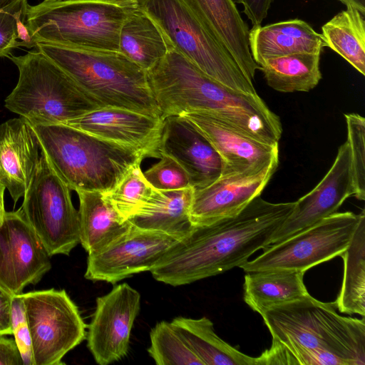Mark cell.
<instances>
[{
    "label": "cell",
    "mask_w": 365,
    "mask_h": 365,
    "mask_svg": "<svg viewBox=\"0 0 365 365\" xmlns=\"http://www.w3.org/2000/svg\"><path fill=\"white\" fill-rule=\"evenodd\" d=\"M20 209L50 257L69 255L80 243L78 212L71 190L54 172L42 149Z\"/></svg>",
    "instance_id": "9c48e42d"
},
{
    "label": "cell",
    "mask_w": 365,
    "mask_h": 365,
    "mask_svg": "<svg viewBox=\"0 0 365 365\" xmlns=\"http://www.w3.org/2000/svg\"><path fill=\"white\" fill-rule=\"evenodd\" d=\"M164 118L116 108H101L65 124L130 148L146 158H160Z\"/></svg>",
    "instance_id": "e0dca14e"
},
{
    "label": "cell",
    "mask_w": 365,
    "mask_h": 365,
    "mask_svg": "<svg viewBox=\"0 0 365 365\" xmlns=\"http://www.w3.org/2000/svg\"><path fill=\"white\" fill-rule=\"evenodd\" d=\"M30 333L33 365H61L86 338L87 325L64 289L21 294Z\"/></svg>",
    "instance_id": "8fae6325"
},
{
    "label": "cell",
    "mask_w": 365,
    "mask_h": 365,
    "mask_svg": "<svg viewBox=\"0 0 365 365\" xmlns=\"http://www.w3.org/2000/svg\"><path fill=\"white\" fill-rule=\"evenodd\" d=\"M41 150L37 135L25 118L0 124V175L15 203L24 197L32 181Z\"/></svg>",
    "instance_id": "ffe728a7"
},
{
    "label": "cell",
    "mask_w": 365,
    "mask_h": 365,
    "mask_svg": "<svg viewBox=\"0 0 365 365\" xmlns=\"http://www.w3.org/2000/svg\"><path fill=\"white\" fill-rule=\"evenodd\" d=\"M80 244L94 253L124 234L131 224L106 202L101 192L78 191Z\"/></svg>",
    "instance_id": "cb8c5ba5"
},
{
    "label": "cell",
    "mask_w": 365,
    "mask_h": 365,
    "mask_svg": "<svg viewBox=\"0 0 365 365\" xmlns=\"http://www.w3.org/2000/svg\"><path fill=\"white\" fill-rule=\"evenodd\" d=\"M19 70L5 107L31 125L65 124L102 108L64 71L40 51L8 56Z\"/></svg>",
    "instance_id": "52a82bcc"
},
{
    "label": "cell",
    "mask_w": 365,
    "mask_h": 365,
    "mask_svg": "<svg viewBox=\"0 0 365 365\" xmlns=\"http://www.w3.org/2000/svg\"><path fill=\"white\" fill-rule=\"evenodd\" d=\"M96 302L87 327V347L98 364L108 365L128 354L131 330L140 309V294L124 282L114 285Z\"/></svg>",
    "instance_id": "5bb4252c"
},
{
    "label": "cell",
    "mask_w": 365,
    "mask_h": 365,
    "mask_svg": "<svg viewBox=\"0 0 365 365\" xmlns=\"http://www.w3.org/2000/svg\"><path fill=\"white\" fill-rule=\"evenodd\" d=\"M344 275L336 308L349 314L365 316V215L356 227L351 240L340 256Z\"/></svg>",
    "instance_id": "f546056e"
},
{
    "label": "cell",
    "mask_w": 365,
    "mask_h": 365,
    "mask_svg": "<svg viewBox=\"0 0 365 365\" xmlns=\"http://www.w3.org/2000/svg\"><path fill=\"white\" fill-rule=\"evenodd\" d=\"M171 323L204 365H255L256 357L243 354L221 339L207 317H178Z\"/></svg>",
    "instance_id": "4316f807"
},
{
    "label": "cell",
    "mask_w": 365,
    "mask_h": 365,
    "mask_svg": "<svg viewBox=\"0 0 365 365\" xmlns=\"http://www.w3.org/2000/svg\"><path fill=\"white\" fill-rule=\"evenodd\" d=\"M272 344L255 365H364L365 320L337 314L310 294L259 313Z\"/></svg>",
    "instance_id": "7a4b0ae2"
},
{
    "label": "cell",
    "mask_w": 365,
    "mask_h": 365,
    "mask_svg": "<svg viewBox=\"0 0 365 365\" xmlns=\"http://www.w3.org/2000/svg\"><path fill=\"white\" fill-rule=\"evenodd\" d=\"M173 48L203 73L239 93L257 94L252 81L183 0H136Z\"/></svg>",
    "instance_id": "ba28073f"
},
{
    "label": "cell",
    "mask_w": 365,
    "mask_h": 365,
    "mask_svg": "<svg viewBox=\"0 0 365 365\" xmlns=\"http://www.w3.org/2000/svg\"><path fill=\"white\" fill-rule=\"evenodd\" d=\"M147 73L163 118L204 113L257 140L279 144L280 118L257 94L239 93L219 83L174 48Z\"/></svg>",
    "instance_id": "3957f363"
},
{
    "label": "cell",
    "mask_w": 365,
    "mask_h": 365,
    "mask_svg": "<svg viewBox=\"0 0 365 365\" xmlns=\"http://www.w3.org/2000/svg\"><path fill=\"white\" fill-rule=\"evenodd\" d=\"M149 356L158 365H204L171 322L161 321L150 331Z\"/></svg>",
    "instance_id": "4dcf8cb0"
},
{
    "label": "cell",
    "mask_w": 365,
    "mask_h": 365,
    "mask_svg": "<svg viewBox=\"0 0 365 365\" xmlns=\"http://www.w3.org/2000/svg\"><path fill=\"white\" fill-rule=\"evenodd\" d=\"M320 35L324 46L365 75V21L358 9L347 6L322 26Z\"/></svg>",
    "instance_id": "f1b7e54d"
},
{
    "label": "cell",
    "mask_w": 365,
    "mask_h": 365,
    "mask_svg": "<svg viewBox=\"0 0 365 365\" xmlns=\"http://www.w3.org/2000/svg\"><path fill=\"white\" fill-rule=\"evenodd\" d=\"M137 6L136 0H43L28 5L25 25L34 45L118 51L121 26Z\"/></svg>",
    "instance_id": "8992f818"
},
{
    "label": "cell",
    "mask_w": 365,
    "mask_h": 365,
    "mask_svg": "<svg viewBox=\"0 0 365 365\" xmlns=\"http://www.w3.org/2000/svg\"><path fill=\"white\" fill-rule=\"evenodd\" d=\"M304 272L274 269L247 272L243 284L245 302L259 314L277 304L302 299L309 294Z\"/></svg>",
    "instance_id": "484cf974"
},
{
    "label": "cell",
    "mask_w": 365,
    "mask_h": 365,
    "mask_svg": "<svg viewBox=\"0 0 365 365\" xmlns=\"http://www.w3.org/2000/svg\"><path fill=\"white\" fill-rule=\"evenodd\" d=\"M51 268L50 256L21 210L6 211L0 220V287L21 294Z\"/></svg>",
    "instance_id": "4fadbf2b"
},
{
    "label": "cell",
    "mask_w": 365,
    "mask_h": 365,
    "mask_svg": "<svg viewBox=\"0 0 365 365\" xmlns=\"http://www.w3.org/2000/svg\"><path fill=\"white\" fill-rule=\"evenodd\" d=\"M0 365H24L14 339L0 334Z\"/></svg>",
    "instance_id": "74e56055"
},
{
    "label": "cell",
    "mask_w": 365,
    "mask_h": 365,
    "mask_svg": "<svg viewBox=\"0 0 365 365\" xmlns=\"http://www.w3.org/2000/svg\"><path fill=\"white\" fill-rule=\"evenodd\" d=\"M182 115L197 127L219 154L221 175L259 170L279 156V144L257 140L212 115L198 112Z\"/></svg>",
    "instance_id": "d6986e66"
},
{
    "label": "cell",
    "mask_w": 365,
    "mask_h": 365,
    "mask_svg": "<svg viewBox=\"0 0 365 365\" xmlns=\"http://www.w3.org/2000/svg\"><path fill=\"white\" fill-rule=\"evenodd\" d=\"M351 196H354V188L349 147L346 141L339 146L331 167L321 181L294 202L292 212L273 235L271 245L285 240L336 212Z\"/></svg>",
    "instance_id": "9a60e30c"
},
{
    "label": "cell",
    "mask_w": 365,
    "mask_h": 365,
    "mask_svg": "<svg viewBox=\"0 0 365 365\" xmlns=\"http://www.w3.org/2000/svg\"><path fill=\"white\" fill-rule=\"evenodd\" d=\"M347 128L354 196L365 199V119L357 113L344 114Z\"/></svg>",
    "instance_id": "836d02e7"
},
{
    "label": "cell",
    "mask_w": 365,
    "mask_h": 365,
    "mask_svg": "<svg viewBox=\"0 0 365 365\" xmlns=\"http://www.w3.org/2000/svg\"><path fill=\"white\" fill-rule=\"evenodd\" d=\"M12 295L0 287V334L12 335Z\"/></svg>",
    "instance_id": "f35d334b"
},
{
    "label": "cell",
    "mask_w": 365,
    "mask_h": 365,
    "mask_svg": "<svg viewBox=\"0 0 365 365\" xmlns=\"http://www.w3.org/2000/svg\"><path fill=\"white\" fill-rule=\"evenodd\" d=\"M5 190H6V187L2 182V180L1 178V175H0V220L2 218V217L4 216V215L6 212L5 208H4V199Z\"/></svg>",
    "instance_id": "60d3db41"
},
{
    "label": "cell",
    "mask_w": 365,
    "mask_h": 365,
    "mask_svg": "<svg viewBox=\"0 0 365 365\" xmlns=\"http://www.w3.org/2000/svg\"><path fill=\"white\" fill-rule=\"evenodd\" d=\"M235 3L243 6V11L252 26H261L267 17L268 11L273 0H233Z\"/></svg>",
    "instance_id": "8d00e7d4"
},
{
    "label": "cell",
    "mask_w": 365,
    "mask_h": 365,
    "mask_svg": "<svg viewBox=\"0 0 365 365\" xmlns=\"http://www.w3.org/2000/svg\"><path fill=\"white\" fill-rule=\"evenodd\" d=\"M279 165V156L263 168L221 175L195 190L190 211L192 225L209 224L238 215L261 193Z\"/></svg>",
    "instance_id": "2e32d148"
},
{
    "label": "cell",
    "mask_w": 365,
    "mask_h": 365,
    "mask_svg": "<svg viewBox=\"0 0 365 365\" xmlns=\"http://www.w3.org/2000/svg\"><path fill=\"white\" fill-rule=\"evenodd\" d=\"M170 48L160 27L138 6L121 26L118 51L146 72L163 58Z\"/></svg>",
    "instance_id": "d4e9b609"
},
{
    "label": "cell",
    "mask_w": 365,
    "mask_h": 365,
    "mask_svg": "<svg viewBox=\"0 0 365 365\" xmlns=\"http://www.w3.org/2000/svg\"><path fill=\"white\" fill-rule=\"evenodd\" d=\"M194 187L176 190L153 189L148 199L128 219L134 227L184 237L191 229L190 211Z\"/></svg>",
    "instance_id": "603a6c76"
},
{
    "label": "cell",
    "mask_w": 365,
    "mask_h": 365,
    "mask_svg": "<svg viewBox=\"0 0 365 365\" xmlns=\"http://www.w3.org/2000/svg\"><path fill=\"white\" fill-rule=\"evenodd\" d=\"M18 0H0V9L5 8Z\"/></svg>",
    "instance_id": "b9f144b4"
},
{
    "label": "cell",
    "mask_w": 365,
    "mask_h": 365,
    "mask_svg": "<svg viewBox=\"0 0 365 365\" xmlns=\"http://www.w3.org/2000/svg\"><path fill=\"white\" fill-rule=\"evenodd\" d=\"M31 125L53 170L71 190L108 191L144 159L130 148L66 124Z\"/></svg>",
    "instance_id": "5b68a950"
},
{
    "label": "cell",
    "mask_w": 365,
    "mask_h": 365,
    "mask_svg": "<svg viewBox=\"0 0 365 365\" xmlns=\"http://www.w3.org/2000/svg\"><path fill=\"white\" fill-rule=\"evenodd\" d=\"M143 175L147 181L159 190H176L192 187L184 168L165 154H161L159 162L150 167Z\"/></svg>",
    "instance_id": "e575fe53"
},
{
    "label": "cell",
    "mask_w": 365,
    "mask_h": 365,
    "mask_svg": "<svg viewBox=\"0 0 365 365\" xmlns=\"http://www.w3.org/2000/svg\"><path fill=\"white\" fill-rule=\"evenodd\" d=\"M207 31L232 56L252 81L259 66L249 46V27L233 0H183Z\"/></svg>",
    "instance_id": "44dd1931"
},
{
    "label": "cell",
    "mask_w": 365,
    "mask_h": 365,
    "mask_svg": "<svg viewBox=\"0 0 365 365\" xmlns=\"http://www.w3.org/2000/svg\"><path fill=\"white\" fill-rule=\"evenodd\" d=\"M140 164L133 165L113 188L102 192L103 199L125 220L136 212L154 189L145 179Z\"/></svg>",
    "instance_id": "1f68e13d"
},
{
    "label": "cell",
    "mask_w": 365,
    "mask_h": 365,
    "mask_svg": "<svg viewBox=\"0 0 365 365\" xmlns=\"http://www.w3.org/2000/svg\"><path fill=\"white\" fill-rule=\"evenodd\" d=\"M27 0H18L0 9V57L19 46H34L25 25Z\"/></svg>",
    "instance_id": "d6a6232c"
},
{
    "label": "cell",
    "mask_w": 365,
    "mask_h": 365,
    "mask_svg": "<svg viewBox=\"0 0 365 365\" xmlns=\"http://www.w3.org/2000/svg\"><path fill=\"white\" fill-rule=\"evenodd\" d=\"M34 47L64 71L102 108L162 118L147 72L117 51L36 42Z\"/></svg>",
    "instance_id": "277c9868"
},
{
    "label": "cell",
    "mask_w": 365,
    "mask_h": 365,
    "mask_svg": "<svg viewBox=\"0 0 365 365\" xmlns=\"http://www.w3.org/2000/svg\"><path fill=\"white\" fill-rule=\"evenodd\" d=\"M321 53H296L264 61L259 65L267 85L283 93L307 92L322 78Z\"/></svg>",
    "instance_id": "83f0119b"
},
{
    "label": "cell",
    "mask_w": 365,
    "mask_h": 365,
    "mask_svg": "<svg viewBox=\"0 0 365 365\" xmlns=\"http://www.w3.org/2000/svg\"><path fill=\"white\" fill-rule=\"evenodd\" d=\"M11 324L12 335L21 352L24 364L33 365L31 341L21 294L12 297Z\"/></svg>",
    "instance_id": "d590c367"
},
{
    "label": "cell",
    "mask_w": 365,
    "mask_h": 365,
    "mask_svg": "<svg viewBox=\"0 0 365 365\" xmlns=\"http://www.w3.org/2000/svg\"><path fill=\"white\" fill-rule=\"evenodd\" d=\"M159 150L187 172L195 190L209 185L221 175L222 160L197 127L184 115L164 118Z\"/></svg>",
    "instance_id": "ac0fdd59"
},
{
    "label": "cell",
    "mask_w": 365,
    "mask_h": 365,
    "mask_svg": "<svg viewBox=\"0 0 365 365\" xmlns=\"http://www.w3.org/2000/svg\"><path fill=\"white\" fill-rule=\"evenodd\" d=\"M335 212L309 228L265 248L262 254L242 264L245 272L286 269L305 272L337 256L348 247L363 215Z\"/></svg>",
    "instance_id": "30bf717a"
},
{
    "label": "cell",
    "mask_w": 365,
    "mask_h": 365,
    "mask_svg": "<svg viewBox=\"0 0 365 365\" xmlns=\"http://www.w3.org/2000/svg\"><path fill=\"white\" fill-rule=\"evenodd\" d=\"M347 6H351L358 9L365 16V0H337Z\"/></svg>",
    "instance_id": "ab89813d"
},
{
    "label": "cell",
    "mask_w": 365,
    "mask_h": 365,
    "mask_svg": "<svg viewBox=\"0 0 365 365\" xmlns=\"http://www.w3.org/2000/svg\"><path fill=\"white\" fill-rule=\"evenodd\" d=\"M249 46L255 62L296 53H321L324 46L321 35L304 21L292 19L249 31Z\"/></svg>",
    "instance_id": "7402d4cb"
},
{
    "label": "cell",
    "mask_w": 365,
    "mask_h": 365,
    "mask_svg": "<svg viewBox=\"0 0 365 365\" xmlns=\"http://www.w3.org/2000/svg\"><path fill=\"white\" fill-rule=\"evenodd\" d=\"M180 238L131 225L122 235L103 249L88 255L86 279L115 283L149 271Z\"/></svg>",
    "instance_id": "7c38bea8"
},
{
    "label": "cell",
    "mask_w": 365,
    "mask_h": 365,
    "mask_svg": "<svg viewBox=\"0 0 365 365\" xmlns=\"http://www.w3.org/2000/svg\"><path fill=\"white\" fill-rule=\"evenodd\" d=\"M294 206L258 196L234 217L192 225L150 272L155 280L177 287L240 267L271 245Z\"/></svg>",
    "instance_id": "6da1fadb"
}]
</instances>
